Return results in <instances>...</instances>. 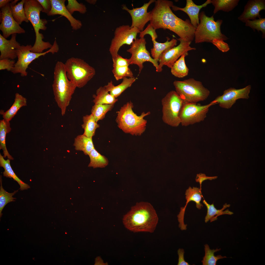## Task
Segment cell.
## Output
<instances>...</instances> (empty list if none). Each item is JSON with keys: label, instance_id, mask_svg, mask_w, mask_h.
<instances>
[{"label": "cell", "instance_id": "obj_1", "mask_svg": "<svg viewBox=\"0 0 265 265\" xmlns=\"http://www.w3.org/2000/svg\"><path fill=\"white\" fill-rule=\"evenodd\" d=\"M150 12V24L156 30L168 29L175 33L180 38L192 42L194 38L196 28L188 19L184 20L177 17L171 8L173 2L167 0H157Z\"/></svg>", "mask_w": 265, "mask_h": 265}, {"label": "cell", "instance_id": "obj_2", "mask_svg": "<svg viewBox=\"0 0 265 265\" xmlns=\"http://www.w3.org/2000/svg\"><path fill=\"white\" fill-rule=\"evenodd\" d=\"M123 223L126 228L134 232L153 233L158 218L152 205L148 202H137L123 217Z\"/></svg>", "mask_w": 265, "mask_h": 265}, {"label": "cell", "instance_id": "obj_3", "mask_svg": "<svg viewBox=\"0 0 265 265\" xmlns=\"http://www.w3.org/2000/svg\"><path fill=\"white\" fill-rule=\"evenodd\" d=\"M53 78L52 87L54 98L63 116L77 87L68 78L64 64L61 61L57 62L55 65Z\"/></svg>", "mask_w": 265, "mask_h": 265}, {"label": "cell", "instance_id": "obj_4", "mask_svg": "<svg viewBox=\"0 0 265 265\" xmlns=\"http://www.w3.org/2000/svg\"><path fill=\"white\" fill-rule=\"evenodd\" d=\"M26 16L32 25L35 33L36 39L31 51L36 53H41L43 51L52 46L50 43L43 41V35L40 33V30H45L46 25L47 21L45 19H41L40 17L41 12L43 8L36 0H25L24 5Z\"/></svg>", "mask_w": 265, "mask_h": 265}, {"label": "cell", "instance_id": "obj_5", "mask_svg": "<svg viewBox=\"0 0 265 265\" xmlns=\"http://www.w3.org/2000/svg\"><path fill=\"white\" fill-rule=\"evenodd\" d=\"M133 106L131 101L124 105L118 111L116 120L118 127L125 133L140 136L146 128L147 121L144 118L150 112H143L138 116L133 111Z\"/></svg>", "mask_w": 265, "mask_h": 265}, {"label": "cell", "instance_id": "obj_6", "mask_svg": "<svg viewBox=\"0 0 265 265\" xmlns=\"http://www.w3.org/2000/svg\"><path fill=\"white\" fill-rule=\"evenodd\" d=\"M200 22L196 29L194 34L195 42L196 43L204 42L212 43L214 39H221L226 40L228 38L222 33L221 26L223 20H214L212 15L209 17L206 15L204 11L199 14Z\"/></svg>", "mask_w": 265, "mask_h": 265}, {"label": "cell", "instance_id": "obj_7", "mask_svg": "<svg viewBox=\"0 0 265 265\" xmlns=\"http://www.w3.org/2000/svg\"><path fill=\"white\" fill-rule=\"evenodd\" d=\"M64 65L68 78L79 88L84 86L95 74L94 68L80 58H70Z\"/></svg>", "mask_w": 265, "mask_h": 265}, {"label": "cell", "instance_id": "obj_8", "mask_svg": "<svg viewBox=\"0 0 265 265\" xmlns=\"http://www.w3.org/2000/svg\"><path fill=\"white\" fill-rule=\"evenodd\" d=\"M173 85L175 91L185 102L197 103L206 99L210 95L209 91L202 83L193 78L175 80Z\"/></svg>", "mask_w": 265, "mask_h": 265}, {"label": "cell", "instance_id": "obj_9", "mask_svg": "<svg viewBox=\"0 0 265 265\" xmlns=\"http://www.w3.org/2000/svg\"><path fill=\"white\" fill-rule=\"evenodd\" d=\"M184 101L175 91L169 92L161 100L162 119L166 124L173 127H177L181 124L180 112Z\"/></svg>", "mask_w": 265, "mask_h": 265}, {"label": "cell", "instance_id": "obj_10", "mask_svg": "<svg viewBox=\"0 0 265 265\" xmlns=\"http://www.w3.org/2000/svg\"><path fill=\"white\" fill-rule=\"evenodd\" d=\"M31 45H21L17 49V55L18 59L11 71L13 74L20 73L22 77L26 76L27 74L26 70L30 63L36 59L47 53H51L52 54L57 53L59 47L56 40L52 47L48 51L41 53H36L31 51L32 47Z\"/></svg>", "mask_w": 265, "mask_h": 265}, {"label": "cell", "instance_id": "obj_11", "mask_svg": "<svg viewBox=\"0 0 265 265\" xmlns=\"http://www.w3.org/2000/svg\"><path fill=\"white\" fill-rule=\"evenodd\" d=\"M146 43L144 37L136 39L133 42L131 47L127 50L131 54V57L129 59L130 65H137L139 74L143 68V63L149 62L155 67L157 72H161L162 69L160 68L158 62L151 57L150 53L146 49Z\"/></svg>", "mask_w": 265, "mask_h": 265}, {"label": "cell", "instance_id": "obj_12", "mask_svg": "<svg viewBox=\"0 0 265 265\" xmlns=\"http://www.w3.org/2000/svg\"><path fill=\"white\" fill-rule=\"evenodd\" d=\"M213 105L211 102L201 105L184 102L179 114L181 124L182 126H186L203 121L207 116L209 107Z\"/></svg>", "mask_w": 265, "mask_h": 265}, {"label": "cell", "instance_id": "obj_13", "mask_svg": "<svg viewBox=\"0 0 265 265\" xmlns=\"http://www.w3.org/2000/svg\"><path fill=\"white\" fill-rule=\"evenodd\" d=\"M140 32L137 27L131 28L127 25H122L116 28L109 50L112 58L119 54L118 51L123 45L132 44Z\"/></svg>", "mask_w": 265, "mask_h": 265}, {"label": "cell", "instance_id": "obj_14", "mask_svg": "<svg viewBox=\"0 0 265 265\" xmlns=\"http://www.w3.org/2000/svg\"><path fill=\"white\" fill-rule=\"evenodd\" d=\"M179 44L176 46L163 52L160 55L159 60V65L161 68L164 66L171 68L174 62L182 55L188 54V52L196 49L195 48L191 47V42L179 38L177 39Z\"/></svg>", "mask_w": 265, "mask_h": 265}, {"label": "cell", "instance_id": "obj_15", "mask_svg": "<svg viewBox=\"0 0 265 265\" xmlns=\"http://www.w3.org/2000/svg\"><path fill=\"white\" fill-rule=\"evenodd\" d=\"M251 89L250 85L239 89L230 88L225 90L222 95L217 96L211 102L213 105L219 104L221 107L229 109L239 99H248Z\"/></svg>", "mask_w": 265, "mask_h": 265}, {"label": "cell", "instance_id": "obj_16", "mask_svg": "<svg viewBox=\"0 0 265 265\" xmlns=\"http://www.w3.org/2000/svg\"><path fill=\"white\" fill-rule=\"evenodd\" d=\"M10 3L1 8L0 13V29L2 32V36L6 39L11 35L25 32V30L13 18Z\"/></svg>", "mask_w": 265, "mask_h": 265}, {"label": "cell", "instance_id": "obj_17", "mask_svg": "<svg viewBox=\"0 0 265 265\" xmlns=\"http://www.w3.org/2000/svg\"><path fill=\"white\" fill-rule=\"evenodd\" d=\"M155 0H150L148 2L144 3L142 6L131 10L129 9L125 5H122V9L127 11L131 16V27H136L140 32L143 30L145 25L150 20V12H147L148 8Z\"/></svg>", "mask_w": 265, "mask_h": 265}, {"label": "cell", "instance_id": "obj_18", "mask_svg": "<svg viewBox=\"0 0 265 265\" xmlns=\"http://www.w3.org/2000/svg\"><path fill=\"white\" fill-rule=\"evenodd\" d=\"M51 9L47 14L48 16L60 15L66 17L69 22L72 29L77 30L80 29L82 25L81 22L76 19L72 15L66 8L65 0H50Z\"/></svg>", "mask_w": 265, "mask_h": 265}, {"label": "cell", "instance_id": "obj_19", "mask_svg": "<svg viewBox=\"0 0 265 265\" xmlns=\"http://www.w3.org/2000/svg\"><path fill=\"white\" fill-rule=\"evenodd\" d=\"M16 34H13L11 39L7 40L0 34V60H14L17 57V50L21 45L16 40Z\"/></svg>", "mask_w": 265, "mask_h": 265}, {"label": "cell", "instance_id": "obj_20", "mask_svg": "<svg viewBox=\"0 0 265 265\" xmlns=\"http://www.w3.org/2000/svg\"><path fill=\"white\" fill-rule=\"evenodd\" d=\"M211 0H207L204 3L200 5L195 4L192 0H186V6L180 8L173 5L172 9L175 11L180 10L186 13L189 16L190 22L192 25L196 29L199 24V15L201 9L206 7L211 3Z\"/></svg>", "mask_w": 265, "mask_h": 265}, {"label": "cell", "instance_id": "obj_21", "mask_svg": "<svg viewBox=\"0 0 265 265\" xmlns=\"http://www.w3.org/2000/svg\"><path fill=\"white\" fill-rule=\"evenodd\" d=\"M265 10L264 0H249L244 7V10L238 17V19L244 23L248 20H253L257 18H261L260 12Z\"/></svg>", "mask_w": 265, "mask_h": 265}, {"label": "cell", "instance_id": "obj_22", "mask_svg": "<svg viewBox=\"0 0 265 265\" xmlns=\"http://www.w3.org/2000/svg\"><path fill=\"white\" fill-rule=\"evenodd\" d=\"M153 43V47L151 50V54L152 58L158 62L161 54L164 51L170 49L177 45V40L173 38L169 41L170 39L167 37V40L164 43L159 42L156 41L158 36L156 33L150 35Z\"/></svg>", "mask_w": 265, "mask_h": 265}, {"label": "cell", "instance_id": "obj_23", "mask_svg": "<svg viewBox=\"0 0 265 265\" xmlns=\"http://www.w3.org/2000/svg\"><path fill=\"white\" fill-rule=\"evenodd\" d=\"M201 189L197 187H193L192 188L189 187L186 191L185 195L186 202V205L184 207L181 208L179 214L184 216L186 206L188 203L190 201H193L196 203V207L200 209L203 206L201 203L202 198L203 196L202 194Z\"/></svg>", "mask_w": 265, "mask_h": 265}, {"label": "cell", "instance_id": "obj_24", "mask_svg": "<svg viewBox=\"0 0 265 265\" xmlns=\"http://www.w3.org/2000/svg\"><path fill=\"white\" fill-rule=\"evenodd\" d=\"M122 82L119 85L115 86L111 80L104 87L110 92V94L116 98H117L126 89L130 87L135 81L136 78L134 77L122 79Z\"/></svg>", "mask_w": 265, "mask_h": 265}, {"label": "cell", "instance_id": "obj_25", "mask_svg": "<svg viewBox=\"0 0 265 265\" xmlns=\"http://www.w3.org/2000/svg\"><path fill=\"white\" fill-rule=\"evenodd\" d=\"M202 202L205 205L207 209V214L205 218V223L207 222L210 220L211 222L216 220L218 216L222 215H231L233 214V212L229 211L228 209L224 211L225 208L230 207V205L229 204L225 203L222 209L218 210L215 208L213 203L210 204L208 203L204 199Z\"/></svg>", "mask_w": 265, "mask_h": 265}, {"label": "cell", "instance_id": "obj_26", "mask_svg": "<svg viewBox=\"0 0 265 265\" xmlns=\"http://www.w3.org/2000/svg\"><path fill=\"white\" fill-rule=\"evenodd\" d=\"M27 106V99L18 93L15 95L14 101L11 107L5 112L1 111L3 119L10 121L22 107Z\"/></svg>", "mask_w": 265, "mask_h": 265}, {"label": "cell", "instance_id": "obj_27", "mask_svg": "<svg viewBox=\"0 0 265 265\" xmlns=\"http://www.w3.org/2000/svg\"><path fill=\"white\" fill-rule=\"evenodd\" d=\"M0 154V166L4 169V171L3 173L4 176L7 177L12 178L16 181L19 185L21 190L27 189L30 188L27 184L24 183L16 175L12 169L10 163V160L8 159L5 160Z\"/></svg>", "mask_w": 265, "mask_h": 265}, {"label": "cell", "instance_id": "obj_28", "mask_svg": "<svg viewBox=\"0 0 265 265\" xmlns=\"http://www.w3.org/2000/svg\"><path fill=\"white\" fill-rule=\"evenodd\" d=\"M18 0H13L10 3L12 16L15 21L19 25L24 21L28 23L29 20L26 17L24 8L25 0H22L17 4Z\"/></svg>", "mask_w": 265, "mask_h": 265}, {"label": "cell", "instance_id": "obj_29", "mask_svg": "<svg viewBox=\"0 0 265 265\" xmlns=\"http://www.w3.org/2000/svg\"><path fill=\"white\" fill-rule=\"evenodd\" d=\"M93 97L95 104H114L118 101V99L109 93L104 86L99 87L96 91V94H93Z\"/></svg>", "mask_w": 265, "mask_h": 265}, {"label": "cell", "instance_id": "obj_30", "mask_svg": "<svg viewBox=\"0 0 265 265\" xmlns=\"http://www.w3.org/2000/svg\"><path fill=\"white\" fill-rule=\"evenodd\" d=\"M74 146L76 150L83 151L86 155H89L94 148L92 137L83 134L78 135L75 138Z\"/></svg>", "mask_w": 265, "mask_h": 265}, {"label": "cell", "instance_id": "obj_31", "mask_svg": "<svg viewBox=\"0 0 265 265\" xmlns=\"http://www.w3.org/2000/svg\"><path fill=\"white\" fill-rule=\"evenodd\" d=\"M9 121L4 119L0 121V149L3 150L4 158L7 157L10 160H13V158L7 150L5 143L6 134L11 129Z\"/></svg>", "mask_w": 265, "mask_h": 265}, {"label": "cell", "instance_id": "obj_32", "mask_svg": "<svg viewBox=\"0 0 265 265\" xmlns=\"http://www.w3.org/2000/svg\"><path fill=\"white\" fill-rule=\"evenodd\" d=\"M82 119L83 123L81 126L84 130L83 134L92 137L95 135L96 130L99 127V125L96 122L92 114L83 116Z\"/></svg>", "mask_w": 265, "mask_h": 265}, {"label": "cell", "instance_id": "obj_33", "mask_svg": "<svg viewBox=\"0 0 265 265\" xmlns=\"http://www.w3.org/2000/svg\"><path fill=\"white\" fill-rule=\"evenodd\" d=\"M185 54L182 55L179 59L173 64L171 68L172 75L178 78H182L186 76L189 72V69L185 63Z\"/></svg>", "mask_w": 265, "mask_h": 265}, {"label": "cell", "instance_id": "obj_34", "mask_svg": "<svg viewBox=\"0 0 265 265\" xmlns=\"http://www.w3.org/2000/svg\"><path fill=\"white\" fill-rule=\"evenodd\" d=\"M88 155L90 159L89 167H92L93 168H103L106 167L108 164L107 159L101 154L94 148L91 151Z\"/></svg>", "mask_w": 265, "mask_h": 265}, {"label": "cell", "instance_id": "obj_35", "mask_svg": "<svg viewBox=\"0 0 265 265\" xmlns=\"http://www.w3.org/2000/svg\"><path fill=\"white\" fill-rule=\"evenodd\" d=\"M239 0H212L211 3L214 6V14L221 10L229 12L232 10L238 5Z\"/></svg>", "mask_w": 265, "mask_h": 265}, {"label": "cell", "instance_id": "obj_36", "mask_svg": "<svg viewBox=\"0 0 265 265\" xmlns=\"http://www.w3.org/2000/svg\"><path fill=\"white\" fill-rule=\"evenodd\" d=\"M221 249L212 250L207 244L204 245L205 256L201 261L203 265H216L217 261L220 259L227 258L226 256L221 255L215 256L214 253L220 251Z\"/></svg>", "mask_w": 265, "mask_h": 265}, {"label": "cell", "instance_id": "obj_37", "mask_svg": "<svg viewBox=\"0 0 265 265\" xmlns=\"http://www.w3.org/2000/svg\"><path fill=\"white\" fill-rule=\"evenodd\" d=\"M114 104H95L92 106L91 114L96 122L104 119L106 113L111 110L114 106Z\"/></svg>", "mask_w": 265, "mask_h": 265}, {"label": "cell", "instance_id": "obj_38", "mask_svg": "<svg viewBox=\"0 0 265 265\" xmlns=\"http://www.w3.org/2000/svg\"><path fill=\"white\" fill-rule=\"evenodd\" d=\"M0 184V217H1L2 215V211L6 205L9 202L15 201L14 199H16V198H13V196L18 191V190L14 191L12 193H9L6 191L2 187L1 177Z\"/></svg>", "mask_w": 265, "mask_h": 265}, {"label": "cell", "instance_id": "obj_39", "mask_svg": "<svg viewBox=\"0 0 265 265\" xmlns=\"http://www.w3.org/2000/svg\"><path fill=\"white\" fill-rule=\"evenodd\" d=\"M112 72L117 80L125 77L132 78L134 77L132 71L128 66L113 67Z\"/></svg>", "mask_w": 265, "mask_h": 265}, {"label": "cell", "instance_id": "obj_40", "mask_svg": "<svg viewBox=\"0 0 265 265\" xmlns=\"http://www.w3.org/2000/svg\"><path fill=\"white\" fill-rule=\"evenodd\" d=\"M245 26L251 28L254 31L256 29L258 32L261 31L262 33L263 38L265 37V18H259L252 21L248 20L245 22Z\"/></svg>", "mask_w": 265, "mask_h": 265}, {"label": "cell", "instance_id": "obj_41", "mask_svg": "<svg viewBox=\"0 0 265 265\" xmlns=\"http://www.w3.org/2000/svg\"><path fill=\"white\" fill-rule=\"evenodd\" d=\"M67 10L72 15L75 11L84 14L87 12L85 5L82 3H79L76 0H68V4L66 6Z\"/></svg>", "mask_w": 265, "mask_h": 265}, {"label": "cell", "instance_id": "obj_42", "mask_svg": "<svg viewBox=\"0 0 265 265\" xmlns=\"http://www.w3.org/2000/svg\"><path fill=\"white\" fill-rule=\"evenodd\" d=\"M15 63L14 60L7 59L0 60V70L6 69L11 71Z\"/></svg>", "mask_w": 265, "mask_h": 265}, {"label": "cell", "instance_id": "obj_43", "mask_svg": "<svg viewBox=\"0 0 265 265\" xmlns=\"http://www.w3.org/2000/svg\"><path fill=\"white\" fill-rule=\"evenodd\" d=\"M212 43L216 46L219 50L223 52H226L228 51L230 49L228 44L224 42L222 39H214L212 41Z\"/></svg>", "mask_w": 265, "mask_h": 265}, {"label": "cell", "instance_id": "obj_44", "mask_svg": "<svg viewBox=\"0 0 265 265\" xmlns=\"http://www.w3.org/2000/svg\"><path fill=\"white\" fill-rule=\"evenodd\" d=\"M113 67L115 66H129L130 65L129 59L125 58L119 55L112 58Z\"/></svg>", "mask_w": 265, "mask_h": 265}, {"label": "cell", "instance_id": "obj_45", "mask_svg": "<svg viewBox=\"0 0 265 265\" xmlns=\"http://www.w3.org/2000/svg\"><path fill=\"white\" fill-rule=\"evenodd\" d=\"M43 8L42 12L47 13V15L51 11L52 4L50 0H37Z\"/></svg>", "mask_w": 265, "mask_h": 265}, {"label": "cell", "instance_id": "obj_46", "mask_svg": "<svg viewBox=\"0 0 265 265\" xmlns=\"http://www.w3.org/2000/svg\"><path fill=\"white\" fill-rule=\"evenodd\" d=\"M217 177V176H207L204 174L200 173L197 174L195 180L197 182H199V183L200 188L201 189V184L202 182L204 181L207 180H212L215 179H216Z\"/></svg>", "mask_w": 265, "mask_h": 265}, {"label": "cell", "instance_id": "obj_47", "mask_svg": "<svg viewBox=\"0 0 265 265\" xmlns=\"http://www.w3.org/2000/svg\"><path fill=\"white\" fill-rule=\"evenodd\" d=\"M178 255V265H189V264L186 262L184 259V255L185 252L183 249L179 248L177 251Z\"/></svg>", "mask_w": 265, "mask_h": 265}, {"label": "cell", "instance_id": "obj_48", "mask_svg": "<svg viewBox=\"0 0 265 265\" xmlns=\"http://www.w3.org/2000/svg\"><path fill=\"white\" fill-rule=\"evenodd\" d=\"M13 0H0V7L2 8L6 6L7 4L12 1Z\"/></svg>", "mask_w": 265, "mask_h": 265}, {"label": "cell", "instance_id": "obj_49", "mask_svg": "<svg viewBox=\"0 0 265 265\" xmlns=\"http://www.w3.org/2000/svg\"><path fill=\"white\" fill-rule=\"evenodd\" d=\"M96 0H86L87 2L93 4H94L96 3Z\"/></svg>", "mask_w": 265, "mask_h": 265}]
</instances>
